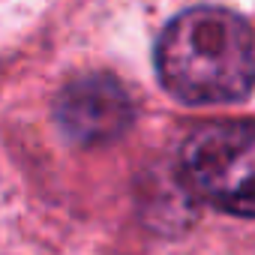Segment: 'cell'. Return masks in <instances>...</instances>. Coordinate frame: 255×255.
Returning a JSON list of instances; mask_svg holds the SVG:
<instances>
[{
	"label": "cell",
	"mask_w": 255,
	"mask_h": 255,
	"mask_svg": "<svg viewBox=\"0 0 255 255\" xmlns=\"http://www.w3.org/2000/svg\"><path fill=\"white\" fill-rule=\"evenodd\" d=\"M156 75L189 105L240 102L255 87V36L246 18L219 6L180 12L156 42Z\"/></svg>",
	"instance_id": "obj_1"
},
{
	"label": "cell",
	"mask_w": 255,
	"mask_h": 255,
	"mask_svg": "<svg viewBox=\"0 0 255 255\" xmlns=\"http://www.w3.org/2000/svg\"><path fill=\"white\" fill-rule=\"evenodd\" d=\"M186 189L231 216L255 219V120H210L180 147Z\"/></svg>",
	"instance_id": "obj_2"
},
{
	"label": "cell",
	"mask_w": 255,
	"mask_h": 255,
	"mask_svg": "<svg viewBox=\"0 0 255 255\" xmlns=\"http://www.w3.org/2000/svg\"><path fill=\"white\" fill-rule=\"evenodd\" d=\"M54 117L69 141L81 147H99L126 135L135 120V105L117 78L93 72L69 81L60 90Z\"/></svg>",
	"instance_id": "obj_3"
}]
</instances>
